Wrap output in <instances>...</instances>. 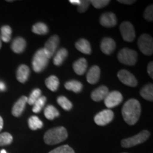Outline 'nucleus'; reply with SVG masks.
Segmentation results:
<instances>
[{"instance_id":"nucleus-1","label":"nucleus","mask_w":153,"mask_h":153,"mask_svg":"<svg viewBox=\"0 0 153 153\" xmlns=\"http://www.w3.org/2000/svg\"><path fill=\"white\" fill-rule=\"evenodd\" d=\"M141 114L140 104L137 99H131L124 104L122 108V116L126 123L130 126L138 121Z\"/></svg>"},{"instance_id":"nucleus-2","label":"nucleus","mask_w":153,"mask_h":153,"mask_svg":"<svg viewBox=\"0 0 153 153\" xmlns=\"http://www.w3.org/2000/svg\"><path fill=\"white\" fill-rule=\"evenodd\" d=\"M68 134L65 128L63 126L53 128L48 130L44 135V142L47 145H53L65 141L68 138Z\"/></svg>"},{"instance_id":"nucleus-3","label":"nucleus","mask_w":153,"mask_h":153,"mask_svg":"<svg viewBox=\"0 0 153 153\" xmlns=\"http://www.w3.org/2000/svg\"><path fill=\"white\" fill-rule=\"evenodd\" d=\"M48 62V57L43 48H41L36 51L33 55L32 60V68L36 72H41L46 68Z\"/></svg>"},{"instance_id":"nucleus-4","label":"nucleus","mask_w":153,"mask_h":153,"mask_svg":"<svg viewBox=\"0 0 153 153\" xmlns=\"http://www.w3.org/2000/svg\"><path fill=\"white\" fill-rule=\"evenodd\" d=\"M150 136V133L148 131H143L135 136L128 137L122 140L121 146L125 148H129L135 145L145 143Z\"/></svg>"},{"instance_id":"nucleus-5","label":"nucleus","mask_w":153,"mask_h":153,"mask_svg":"<svg viewBox=\"0 0 153 153\" xmlns=\"http://www.w3.org/2000/svg\"><path fill=\"white\" fill-rule=\"evenodd\" d=\"M118 59L122 64L134 65L137 60V53L130 48H123L118 53Z\"/></svg>"},{"instance_id":"nucleus-6","label":"nucleus","mask_w":153,"mask_h":153,"mask_svg":"<svg viewBox=\"0 0 153 153\" xmlns=\"http://www.w3.org/2000/svg\"><path fill=\"white\" fill-rule=\"evenodd\" d=\"M140 51L144 55H152L153 53V40L149 34H143L137 41Z\"/></svg>"},{"instance_id":"nucleus-7","label":"nucleus","mask_w":153,"mask_h":153,"mask_svg":"<svg viewBox=\"0 0 153 153\" xmlns=\"http://www.w3.org/2000/svg\"><path fill=\"white\" fill-rule=\"evenodd\" d=\"M120 32L125 41L132 42L135 38V32L133 24L129 22H124L120 26Z\"/></svg>"},{"instance_id":"nucleus-8","label":"nucleus","mask_w":153,"mask_h":153,"mask_svg":"<svg viewBox=\"0 0 153 153\" xmlns=\"http://www.w3.org/2000/svg\"><path fill=\"white\" fill-rule=\"evenodd\" d=\"M114 114L111 109H105L97 114L94 117V122L98 126H104L112 121Z\"/></svg>"},{"instance_id":"nucleus-9","label":"nucleus","mask_w":153,"mask_h":153,"mask_svg":"<svg viewBox=\"0 0 153 153\" xmlns=\"http://www.w3.org/2000/svg\"><path fill=\"white\" fill-rule=\"evenodd\" d=\"M104 104L108 108H111L118 106L123 101L122 94L118 91L108 92L104 99Z\"/></svg>"},{"instance_id":"nucleus-10","label":"nucleus","mask_w":153,"mask_h":153,"mask_svg":"<svg viewBox=\"0 0 153 153\" xmlns=\"http://www.w3.org/2000/svg\"><path fill=\"white\" fill-rule=\"evenodd\" d=\"M59 43H60V38L57 35L51 36L45 43L43 50L49 59L51 58L56 52Z\"/></svg>"},{"instance_id":"nucleus-11","label":"nucleus","mask_w":153,"mask_h":153,"mask_svg":"<svg viewBox=\"0 0 153 153\" xmlns=\"http://www.w3.org/2000/svg\"><path fill=\"white\" fill-rule=\"evenodd\" d=\"M118 77L122 83L129 87H136L137 80L133 74L126 70H120L118 72Z\"/></svg>"},{"instance_id":"nucleus-12","label":"nucleus","mask_w":153,"mask_h":153,"mask_svg":"<svg viewBox=\"0 0 153 153\" xmlns=\"http://www.w3.org/2000/svg\"><path fill=\"white\" fill-rule=\"evenodd\" d=\"M100 24L104 27H114L117 24V19L114 13L106 12L101 15L100 17Z\"/></svg>"},{"instance_id":"nucleus-13","label":"nucleus","mask_w":153,"mask_h":153,"mask_svg":"<svg viewBox=\"0 0 153 153\" xmlns=\"http://www.w3.org/2000/svg\"><path fill=\"white\" fill-rule=\"evenodd\" d=\"M27 101L28 97H26V96H22L15 103L14 106H13L12 111H11L13 116H15V117H19L22 114V113L24 112L25 109V107H26V104H27Z\"/></svg>"},{"instance_id":"nucleus-14","label":"nucleus","mask_w":153,"mask_h":153,"mask_svg":"<svg viewBox=\"0 0 153 153\" xmlns=\"http://www.w3.org/2000/svg\"><path fill=\"white\" fill-rule=\"evenodd\" d=\"M116 42L111 38H104L101 41V50L104 54L111 55L116 48Z\"/></svg>"},{"instance_id":"nucleus-15","label":"nucleus","mask_w":153,"mask_h":153,"mask_svg":"<svg viewBox=\"0 0 153 153\" xmlns=\"http://www.w3.org/2000/svg\"><path fill=\"white\" fill-rule=\"evenodd\" d=\"M100 68L97 65H94L89 69L87 74V81L91 85L97 83L100 78Z\"/></svg>"},{"instance_id":"nucleus-16","label":"nucleus","mask_w":153,"mask_h":153,"mask_svg":"<svg viewBox=\"0 0 153 153\" xmlns=\"http://www.w3.org/2000/svg\"><path fill=\"white\" fill-rule=\"evenodd\" d=\"M108 92H109L108 89L106 86H100L99 88L92 91L91 97L92 100L94 101H101L106 98Z\"/></svg>"},{"instance_id":"nucleus-17","label":"nucleus","mask_w":153,"mask_h":153,"mask_svg":"<svg viewBox=\"0 0 153 153\" xmlns=\"http://www.w3.org/2000/svg\"><path fill=\"white\" fill-rule=\"evenodd\" d=\"M30 75V69L26 65H22L19 67L16 72L17 80L21 83H25Z\"/></svg>"},{"instance_id":"nucleus-18","label":"nucleus","mask_w":153,"mask_h":153,"mask_svg":"<svg viewBox=\"0 0 153 153\" xmlns=\"http://www.w3.org/2000/svg\"><path fill=\"white\" fill-rule=\"evenodd\" d=\"M26 47V41L24 38L17 37L11 44V50L16 54H20L24 51Z\"/></svg>"},{"instance_id":"nucleus-19","label":"nucleus","mask_w":153,"mask_h":153,"mask_svg":"<svg viewBox=\"0 0 153 153\" xmlns=\"http://www.w3.org/2000/svg\"><path fill=\"white\" fill-rule=\"evenodd\" d=\"M75 47L78 51L86 55H90L91 48L89 42L85 38H81L75 43Z\"/></svg>"},{"instance_id":"nucleus-20","label":"nucleus","mask_w":153,"mask_h":153,"mask_svg":"<svg viewBox=\"0 0 153 153\" xmlns=\"http://www.w3.org/2000/svg\"><path fill=\"white\" fill-rule=\"evenodd\" d=\"M87 69V62L85 58H80L74 62L73 70L78 75H82L85 73Z\"/></svg>"},{"instance_id":"nucleus-21","label":"nucleus","mask_w":153,"mask_h":153,"mask_svg":"<svg viewBox=\"0 0 153 153\" xmlns=\"http://www.w3.org/2000/svg\"><path fill=\"white\" fill-rule=\"evenodd\" d=\"M68 55V51L64 48H60L57 51L56 54H55L54 59H53V63H54L55 65L56 66H60L62 64L65 60L67 58Z\"/></svg>"},{"instance_id":"nucleus-22","label":"nucleus","mask_w":153,"mask_h":153,"mask_svg":"<svg viewBox=\"0 0 153 153\" xmlns=\"http://www.w3.org/2000/svg\"><path fill=\"white\" fill-rule=\"evenodd\" d=\"M141 97L146 100L152 101H153V85L152 84H148L144 86L140 90Z\"/></svg>"},{"instance_id":"nucleus-23","label":"nucleus","mask_w":153,"mask_h":153,"mask_svg":"<svg viewBox=\"0 0 153 153\" xmlns=\"http://www.w3.org/2000/svg\"><path fill=\"white\" fill-rule=\"evenodd\" d=\"M45 84L50 90L55 91L58 89L59 85H60V82H59L58 78L56 76L51 75L45 79Z\"/></svg>"},{"instance_id":"nucleus-24","label":"nucleus","mask_w":153,"mask_h":153,"mask_svg":"<svg viewBox=\"0 0 153 153\" xmlns=\"http://www.w3.org/2000/svg\"><path fill=\"white\" fill-rule=\"evenodd\" d=\"M65 87L68 90L74 91L75 93H79L82 91L83 85L81 82L76 80H71V81L67 82L65 84Z\"/></svg>"},{"instance_id":"nucleus-25","label":"nucleus","mask_w":153,"mask_h":153,"mask_svg":"<svg viewBox=\"0 0 153 153\" xmlns=\"http://www.w3.org/2000/svg\"><path fill=\"white\" fill-rule=\"evenodd\" d=\"M44 115H45V118L47 119L52 120L55 118L58 117L60 116V113H59L58 110L55 106H53V105H48L44 110Z\"/></svg>"},{"instance_id":"nucleus-26","label":"nucleus","mask_w":153,"mask_h":153,"mask_svg":"<svg viewBox=\"0 0 153 153\" xmlns=\"http://www.w3.org/2000/svg\"><path fill=\"white\" fill-rule=\"evenodd\" d=\"M32 31L38 35H45L48 33V27L44 23L39 22L33 25L32 27Z\"/></svg>"},{"instance_id":"nucleus-27","label":"nucleus","mask_w":153,"mask_h":153,"mask_svg":"<svg viewBox=\"0 0 153 153\" xmlns=\"http://www.w3.org/2000/svg\"><path fill=\"white\" fill-rule=\"evenodd\" d=\"M11 33H12V30L9 26L5 25L1 28V40L4 43H9L11 41Z\"/></svg>"},{"instance_id":"nucleus-28","label":"nucleus","mask_w":153,"mask_h":153,"mask_svg":"<svg viewBox=\"0 0 153 153\" xmlns=\"http://www.w3.org/2000/svg\"><path fill=\"white\" fill-rule=\"evenodd\" d=\"M28 126H29L30 129L36 131L37 129L41 128L43 126V122L39 119V118L36 116H32L28 118Z\"/></svg>"},{"instance_id":"nucleus-29","label":"nucleus","mask_w":153,"mask_h":153,"mask_svg":"<svg viewBox=\"0 0 153 153\" xmlns=\"http://www.w3.org/2000/svg\"><path fill=\"white\" fill-rule=\"evenodd\" d=\"M57 103L60 106L62 107L64 110L70 111L72 108V104L69 99L66 98L64 96H61L57 98Z\"/></svg>"},{"instance_id":"nucleus-30","label":"nucleus","mask_w":153,"mask_h":153,"mask_svg":"<svg viewBox=\"0 0 153 153\" xmlns=\"http://www.w3.org/2000/svg\"><path fill=\"white\" fill-rule=\"evenodd\" d=\"M12 141L13 137L10 133L4 132V133L0 134V146L10 145Z\"/></svg>"},{"instance_id":"nucleus-31","label":"nucleus","mask_w":153,"mask_h":153,"mask_svg":"<svg viewBox=\"0 0 153 153\" xmlns=\"http://www.w3.org/2000/svg\"><path fill=\"white\" fill-rule=\"evenodd\" d=\"M46 97H44V96H41V97L36 101L35 104H33V112L37 114V113H39L41 111L42 108H43L45 102H46Z\"/></svg>"},{"instance_id":"nucleus-32","label":"nucleus","mask_w":153,"mask_h":153,"mask_svg":"<svg viewBox=\"0 0 153 153\" xmlns=\"http://www.w3.org/2000/svg\"><path fill=\"white\" fill-rule=\"evenodd\" d=\"M41 90L39 89H35L30 93V97L28 98L27 103L29 105H33L35 102L41 97Z\"/></svg>"},{"instance_id":"nucleus-33","label":"nucleus","mask_w":153,"mask_h":153,"mask_svg":"<svg viewBox=\"0 0 153 153\" xmlns=\"http://www.w3.org/2000/svg\"><path fill=\"white\" fill-rule=\"evenodd\" d=\"M48 153H75L73 149L68 145H62L58 148L54 149Z\"/></svg>"},{"instance_id":"nucleus-34","label":"nucleus","mask_w":153,"mask_h":153,"mask_svg":"<svg viewBox=\"0 0 153 153\" xmlns=\"http://www.w3.org/2000/svg\"><path fill=\"white\" fill-rule=\"evenodd\" d=\"M90 3L96 9H101L110 3L109 0H92Z\"/></svg>"},{"instance_id":"nucleus-35","label":"nucleus","mask_w":153,"mask_h":153,"mask_svg":"<svg viewBox=\"0 0 153 153\" xmlns=\"http://www.w3.org/2000/svg\"><path fill=\"white\" fill-rule=\"evenodd\" d=\"M144 18L148 22L153 20V6L150 5L147 7L144 12Z\"/></svg>"},{"instance_id":"nucleus-36","label":"nucleus","mask_w":153,"mask_h":153,"mask_svg":"<svg viewBox=\"0 0 153 153\" xmlns=\"http://www.w3.org/2000/svg\"><path fill=\"white\" fill-rule=\"evenodd\" d=\"M90 4V1L88 0H80V4L77 6V10L80 13H83L87 10Z\"/></svg>"},{"instance_id":"nucleus-37","label":"nucleus","mask_w":153,"mask_h":153,"mask_svg":"<svg viewBox=\"0 0 153 153\" xmlns=\"http://www.w3.org/2000/svg\"><path fill=\"white\" fill-rule=\"evenodd\" d=\"M148 72L151 79H153V62H150L148 66Z\"/></svg>"},{"instance_id":"nucleus-38","label":"nucleus","mask_w":153,"mask_h":153,"mask_svg":"<svg viewBox=\"0 0 153 153\" xmlns=\"http://www.w3.org/2000/svg\"><path fill=\"white\" fill-rule=\"evenodd\" d=\"M118 2L121 4H132L135 2V1H133V0H128V1H126V0H118Z\"/></svg>"},{"instance_id":"nucleus-39","label":"nucleus","mask_w":153,"mask_h":153,"mask_svg":"<svg viewBox=\"0 0 153 153\" xmlns=\"http://www.w3.org/2000/svg\"><path fill=\"white\" fill-rule=\"evenodd\" d=\"M70 2L72 4L74 5H79L80 4V0H70Z\"/></svg>"},{"instance_id":"nucleus-40","label":"nucleus","mask_w":153,"mask_h":153,"mask_svg":"<svg viewBox=\"0 0 153 153\" xmlns=\"http://www.w3.org/2000/svg\"><path fill=\"white\" fill-rule=\"evenodd\" d=\"M3 126H4V120H3V118H1V116H0V131H1V130H2Z\"/></svg>"},{"instance_id":"nucleus-41","label":"nucleus","mask_w":153,"mask_h":153,"mask_svg":"<svg viewBox=\"0 0 153 153\" xmlns=\"http://www.w3.org/2000/svg\"><path fill=\"white\" fill-rule=\"evenodd\" d=\"M5 85L3 82H0V90L1 91H4L5 90Z\"/></svg>"},{"instance_id":"nucleus-42","label":"nucleus","mask_w":153,"mask_h":153,"mask_svg":"<svg viewBox=\"0 0 153 153\" xmlns=\"http://www.w3.org/2000/svg\"><path fill=\"white\" fill-rule=\"evenodd\" d=\"M1 153H7V152H6L5 150H1Z\"/></svg>"},{"instance_id":"nucleus-43","label":"nucleus","mask_w":153,"mask_h":153,"mask_svg":"<svg viewBox=\"0 0 153 153\" xmlns=\"http://www.w3.org/2000/svg\"><path fill=\"white\" fill-rule=\"evenodd\" d=\"M1 38H0V49H1Z\"/></svg>"}]
</instances>
